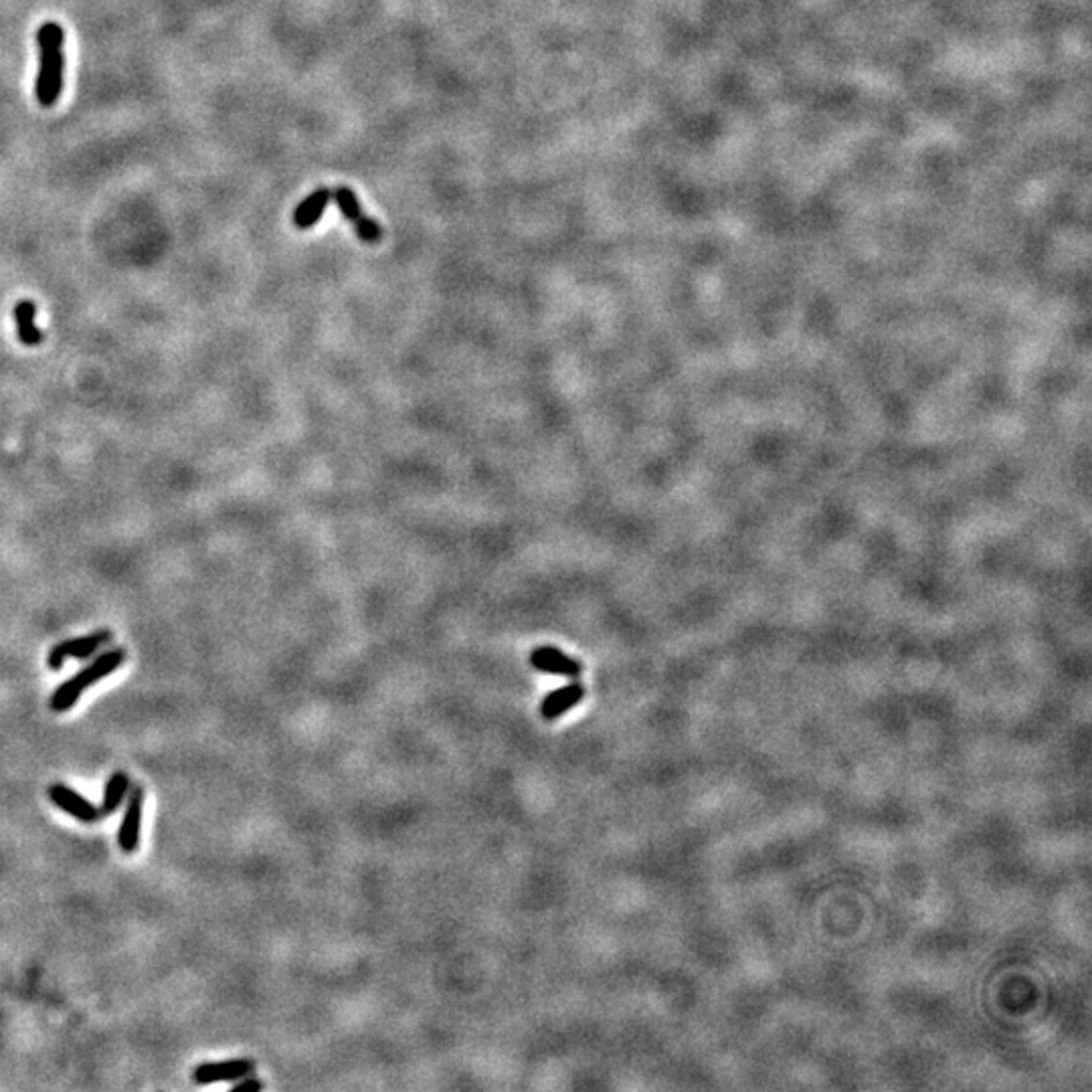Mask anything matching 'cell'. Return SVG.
Segmentation results:
<instances>
[{
	"label": "cell",
	"instance_id": "1",
	"mask_svg": "<svg viewBox=\"0 0 1092 1092\" xmlns=\"http://www.w3.org/2000/svg\"><path fill=\"white\" fill-rule=\"evenodd\" d=\"M39 73L35 79V96L43 108H51L61 98L65 71V31L55 21H47L37 31Z\"/></svg>",
	"mask_w": 1092,
	"mask_h": 1092
},
{
	"label": "cell",
	"instance_id": "2",
	"mask_svg": "<svg viewBox=\"0 0 1092 1092\" xmlns=\"http://www.w3.org/2000/svg\"><path fill=\"white\" fill-rule=\"evenodd\" d=\"M332 201L338 205L344 219L352 225L361 242H365V243H379L381 242L382 239L381 225L372 221L363 211L361 201H358V196L354 195L352 189H349V186H338V189L332 191Z\"/></svg>",
	"mask_w": 1092,
	"mask_h": 1092
},
{
	"label": "cell",
	"instance_id": "3",
	"mask_svg": "<svg viewBox=\"0 0 1092 1092\" xmlns=\"http://www.w3.org/2000/svg\"><path fill=\"white\" fill-rule=\"evenodd\" d=\"M112 639V632L110 630H100V632H93L89 635H82V637H75V639H65V642H59L51 647L49 656H47V665L51 670H59L61 665L68 662L70 658L73 660H87L89 656L96 654V651L105 646Z\"/></svg>",
	"mask_w": 1092,
	"mask_h": 1092
},
{
	"label": "cell",
	"instance_id": "4",
	"mask_svg": "<svg viewBox=\"0 0 1092 1092\" xmlns=\"http://www.w3.org/2000/svg\"><path fill=\"white\" fill-rule=\"evenodd\" d=\"M142 818H144V788L136 785V788L130 791L124 818L117 830V846L124 854H134L140 846Z\"/></svg>",
	"mask_w": 1092,
	"mask_h": 1092
},
{
	"label": "cell",
	"instance_id": "5",
	"mask_svg": "<svg viewBox=\"0 0 1092 1092\" xmlns=\"http://www.w3.org/2000/svg\"><path fill=\"white\" fill-rule=\"evenodd\" d=\"M47 793H49V799H51L53 805H57L59 809L65 811V814L73 816L79 821H84V823H96V821L101 819L100 807L93 805L89 802V799H86L82 793L73 791L65 783H53V785H49Z\"/></svg>",
	"mask_w": 1092,
	"mask_h": 1092
},
{
	"label": "cell",
	"instance_id": "6",
	"mask_svg": "<svg viewBox=\"0 0 1092 1092\" xmlns=\"http://www.w3.org/2000/svg\"><path fill=\"white\" fill-rule=\"evenodd\" d=\"M124 662H126V649H122V647L108 649V651H103L101 656L93 660L89 665H86L84 670H79L77 676L70 678L68 682L79 692V694H84L86 688L98 684L100 680H103V678L112 676Z\"/></svg>",
	"mask_w": 1092,
	"mask_h": 1092
},
{
	"label": "cell",
	"instance_id": "7",
	"mask_svg": "<svg viewBox=\"0 0 1092 1092\" xmlns=\"http://www.w3.org/2000/svg\"><path fill=\"white\" fill-rule=\"evenodd\" d=\"M256 1069V1064L249 1058L225 1060V1062H207L196 1067L193 1078L196 1084H215V1083H235L239 1078L249 1076Z\"/></svg>",
	"mask_w": 1092,
	"mask_h": 1092
},
{
	"label": "cell",
	"instance_id": "8",
	"mask_svg": "<svg viewBox=\"0 0 1092 1092\" xmlns=\"http://www.w3.org/2000/svg\"><path fill=\"white\" fill-rule=\"evenodd\" d=\"M530 663L532 668H537L538 672H546V674H553V676H565V678H572V680H577L583 672V665L569 658L567 654H563L561 649L556 647H537L535 651L530 654Z\"/></svg>",
	"mask_w": 1092,
	"mask_h": 1092
},
{
	"label": "cell",
	"instance_id": "9",
	"mask_svg": "<svg viewBox=\"0 0 1092 1092\" xmlns=\"http://www.w3.org/2000/svg\"><path fill=\"white\" fill-rule=\"evenodd\" d=\"M585 698V686L581 682H570L563 688L551 692L540 704V714L544 721H556L558 716L569 712Z\"/></svg>",
	"mask_w": 1092,
	"mask_h": 1092
},
{
	"label": "cell",
	"instance_id": "10",
	"mask_svg": "<svg viewBox=\"0 0 1092 1092\" xmlns=\"http://www.w3.org/2000/svg\"><path fill=\"white\" fill-rule=\"evenodd\" d=\"M330 203H332V189L330 186H320V189H316L310 196H305L304 201L298 205V209L294 211V225L302 231L312 229L314 225L322 219L324 211Z\"/></svg>",
	"mask_w": 1092,
	"mask_h": 1092
},
{
	"label": "cell",
	"instance_id": "11",
	"mask_svg": "<svg viewBox=\"0 0 1092 1092\" xmlns=\"http://www.w3.org/2000/svg\"><path fill=\"white\" fill-rule=\"evenodd\" d=\"M35 318H37V305L31 300H21L15 305V322H17L19 340L24 346H39L43 342V332H41V328L37 326Z\"/></svg>",
	"mask_w": 1092,
	"mask_h": 1092
},
{
	"label": "cell",
	"instance_id": "12",
	"mask_svg": "<svg viewBox=\"0 0 1092 1092\" xmlns=\"http://www.w3.org/2000/svg\"><path fill=\"white\" fill-rule=\"evenodd\" d=\"M130 775L124 773V771H116V773L108 779L105 783V789H103V799H101V805H100V814L101 818L105 816H114L116 811L119 809V805L124 803V799L130 791Z\"/></svg>",
	"mask_w": 1092,
	"mask_h": 1092
},
{
	"label": "cell",
	"instance_id": "13",
	"mask_svg": "<svg viewBox=\"0 0 1092 1092\" xmlns=\"http://www.w3.org/2000/svg\"><path fill=\"white\" fill-rule=\"evenodd\" d=\"M263 1088V1083L257 1081V1078H249L243 1076L239 1078V1083L231 1086V1092H259Z\"/></svg>",
	"mask_w": 1092,
	"mask_h": 1092
}]
</instances>
